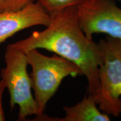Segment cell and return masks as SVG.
Instances as JSON below:
<instances>
[{
	"label": "cell",
	"instance_id": "obj_1",
	"mask_svg": "<svg viewBox=\"0 0 121 121\" xmlns=\"http://www.w3.org/2000/svg\"><path fill=\"white\" fill-rule=\"evenodd\" d=\"M51 15L45 30L34 31L26 38L10 44L24 53L42 48L75 63L88 81L89 95L95 98L96 104L100 85L98 69L101 63L98 44L86 37L80 27L77 6H71Z\"/></svg>",
	"mask_w": 121,
	"mask_h": 121
},
{
	"label": "cell",
	"instance_id": "obj_2",
	"mask_svg": "<svg viewBox=\"0 0 121 121\" xmlns=\"http://www.w3.org/2000/svg\"><path fill=\"white\" fill-rule=\"evenodd\" d=\"M28 65L32 68L30 75L32 88L39 112L43 114L47 103L58 90L62 81L68 76L82 75L75 63L54 54L52 57L32 49L25 53Z\"/></svg>",
	"mask_w": 121,
	"mask_h": 121
},
{
	"label": "cell",
	"instance_id": "obj_3",
	"mask_svg": "<svg viewBox=\"0 0 121 121\" xmlns=\"http://www.w3.org/2000/svg\"><path fill=\"white\" fill-rule=\"evenodd\" d=\"M98 44L101 63L98 69L100 91L97 104L103 112L119 117L121 114V40L108 36Z\"/></svg>",
	"mask_w": 121,
	"mask_h": 121
},
{
	"label": "cell",
	"instance_id": "obj_4",
	"mask_svg": "<svg viewBox=\"0 0 121 121\" xmlns=\"http://www.w3.org/2000/svg\"><path fill=\"white\" fill-rule=\"evenodd\" d=\"M4 60L6 67L1 69L0 76L10 93L11 109L16 104L19 105L18 120H25L27 117L33 115L41 116L31 94L32 85L27 72L28 63L26 54L9 45Z\"/></svg>",
	"mask_w": 121,
	"mask_h": 121
},
{
	"label": "cell",
	"instance_id": "obj_5",
	"mask_svg": "<svg viewBox=\"0 0 121 121\" xmlns=\"http://www.w3.org/2000/svg\"><path fill=\"white\" fill-rule=\"evenodd\" d=\"M77 9L80 27L87 38L103 33L121 40V9L115 0H86Z\"/></svg>",
	"mask_w": 121,
	"mask_h": 121
},
{
	"label": "cell",
	"instance_id": "obj_6",
	"mask_svg": "<svg viewBox=\"0 0 121 121\" xmlns=\"http://www.w3.org/2000/svg\"><path fill=\"white\" fill-rule=\"evenodd\" d=\"M51 15L38 1L17 11L0 13V44L21 30L37 25L47 26Z\"/></svg>",
	"mask_w": 121,
	"mask_h": 121
},
{
	"label": "cell",
	"instance_id": "obj_7",
	"mask_svg": "<svg viewBox=\"0 0 121 121\" xmlns=\"http://www.w3.org/2000/svg\"><path fill=\"white\" fill-rule=\"evenodd\" d=\"M95 98L91 95L85 96L78 104L72 107L63 108L66 116L63 118H51L43 114L38 118L45 121H108L109 115L96 107ZM40 119V120H41Z\"/></svg>",
	"mask_w": 121,
	"mask_h": 121
},
{
	"label": "cell",
	"instance_id": "obj_8",
	"mask_svg": "<svg viewBox=\"0 0 121 121\" xmlns=\"http://www.w3.org/2000/svg\"><path fill=\"white\" fill-rule=\"evenodd\" d=\"M86 0H36L44 7L45 11L52 14L71 6H78Z\"/></svg>",
	"mask_w": 121,
	"mask_h": 121
},
{
	"label": "cell",
	"instance_id": "obj_9",
	"mask_svg": "<svg viewBox=\"0 0 121 121\" xmlns=\"http://www.w3.org/2000/svg\"><path fill=\"white\" fill-rule=\"evenodd\" d=\"M36 0H0V13L17 11Z\"/></svg>",
	"mask_w": 121,
	"mask_h": 121
},
{
	"label": "cell",
	"instance_id": "obj_10",
	"mask_svg": "<svg viewBox=\"0 0 121 121\" xmlns=\"http://www.w3.org/2000/svg\"><path fill=\"white\" fill-rule=\"evenodd\" d=\"M6 88V84L2 78L0 80V121H4L5 120V117L2 108V98L3 93H4V89Z\"/></svg>",
	"mask_w": 121,
	"mask_h": 121
},
{
	"label": "cell",
	"instance_id": "obj_11",
	"mask_svg": "<svg viewBox=\"0 0 121 121\" xmlns=\"http://www.w3.org/2000/svg\"><path fill=\"white\" fill-rule=\"evenodd\" d=\"M119 1H121V0H119Z\"/></svg>",
	"mask_w": 121,
	"mask_h": 121
}]
</instances>
